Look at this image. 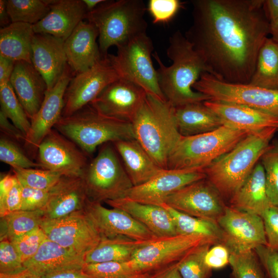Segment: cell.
<instances>
[{
  "mask_svg": "<svg viewBox=\"0 0 278 278\" xmlns=\"http://www.w3.org/2000/svg\"><path fill=\"white\" fill-rule=\"evenodd\" d=\"M54 129L74 142L87 155L107 143L135 139L132 124L101 114L90 105L62 117Z\"/></svg>",
  "mask_w": 278,
  "mask_h": 278,
  "instance_id": "cell-6",
  "label": "cell"
},
{
  "mask_svg": "<svg viewBox=\"0 0 278 278\" xmlns=\"http://www.w3.org/2000/svg\"><path fill=\"white\" fill-rule=\"evenodd\" d=\"M210 243L201 245L177 263V268L181 278H210L212 273L206 265L205 255L210 248Z\"/></svg>",
  "mask_w": 278,
  "mask_h": 278,
  "instance_id": "cell-39",
  "label": "cell"
},
{
  "mask_svg": "<svg viewBox=\"0 0 278 278\" xmlns=\"http://www.w3.org/2000/svg\"><path fill=\"white\" fill-rule=\"evenodd\" d=\"M119 77L107 56L90 68L72 78L64 95L62 117L88 106L110 83Z\"/></svg>",
  "mask_w": 278,
  "mask_h": 278,
  "instance_id": "cell-15",
  "label": "cell"
},
{
  "mask_svg": "<svg viewBox=\"0 0 278 278\" xmlns=\"http://www.w3.org/2000/svg\"><path fill=\"white\" fill-rule=\"evenodd\" d=\"M165 208L172 216L178 234L195 235L206 237L216 243H221L222 231L217 221L197 218L179 212L165 203Z\"/></svg>",
  "mask_w": 278,
  "mask_h": 278,
  "instance_id": "cell-35",
  "label": "cell"
},
{
  "mask_svg": "<svg viewBox=\"0 0 278 278\" xmlns=\"http://www.w3.org/2000/svg\"><path fill=\"white\" fill-rule=\"evenodd\" d=\"M167 56L170 66L163 64L157 53L152 54L158 68L159 85L165 100L174 107L210 100L207 95L195 91L193 85L208 70L200 55L180 31L169 39Z\"/></svg>",
  "mask_w": 278,
  "mask_h": 278,
  "instance_id": "cell-2",
  "label": "cell"
},
{
  "mask_svg": "<svg viewBox=\"0 0 278 278\" xmlns=\"http://www.w3.org/2000/svg\"><path fill=\"white\" fill-rule=\"evenodd\" d=\"M49 191L50 189H37L22 186L20 210L32 211L43 210L48 201Z\"/></svg>",
  "mask_w": 278,
  "mask_h": 278,
  "instance_id": "cell-48",
  "label": "cell"
},
{
  "mask_svg": "<svg viewBox=\"0 0 278 278\" xmlns=\"http://www.w3.org/2000/svg\"><path fill=\"white\" fill-rule=\"evenodd\" d=\"M10 83L30 120L40 108L47 90L44 79L32 63L20 61L15 62Z\"/></svg>",
  "mask_w": 278,
  "mask_h": 278,
  "instance_id": "cell-25",
  "label": "cell"
},
{
  "mask_svg": "<svg viewBox=\"0 0 278 278\" xmlns=\"http://www.w3.org/2000/svg\"><path fill=\"white\" fill-rule=\"evenodd\" d=\"M230 253L223 244L219 243L211 246L204 258L206 265L212 270L225 267L230 262Z\"/></svg>",
  "mask_w": 278,
  "mask_h": 278,
  "instance_id": "cell-51",
  "label": "cell"
},
{
  "mask_svg": "<svg viewBox=\"0 0 278 278\" xmlns=\"http://www.w3.org/2000/svg\"><path fill=\"white\" fill-rule=\"evenodd\" d=\"M88 200L80 177L63 176L50 189L48 201L42 210L44 219H60L84 210Z\"/></svg>",
  "mask_w": 278,
  "mask_h": 278,
  "instance_id": "cell-24",
  "label": "cell"
},
{
  "mask_svg": "<svg viewBox=\"0 0 278 278\" xmlns=\"http://www.w3.org/2000/svg\"><path fill=\"white\" fill-rule=\"evenodd\" d=\"M270 34L271 38L278 43V21L270 23Z\"/></svg>",
  "mask_w": 278,
  "mask_h": 278,
  "instance_id": "cell-62",
  "label": "cell"
},
{
  "mask_svg": "<svg viewBox=\"0 0 278 278\" xmlns=\"http://www.w3.org/2000/svg\"><path fill=\"white\" fill-rule=\"evenodd\" d=\"M0 278H40L27 268L14 274H5L0 273Z\"/></svg>",
  "mask_w": 278,
  "mask_h": 278,
  "instance_id": "cell-59",
  "label": "cell"
},
{
  "mask_svg": "<svg viewBox=\"0 0 278 278\" xmlns=\"http://www.w3.org/2000/svg\"><path fill=\"white\" fill-rule=\"evenodd\" d=\"M97 38L98 32L95 26L88 21H82L64 41L67 64L72 71L76 74L84 71L103 57Z\"/></svg>",
  "mask_w": 278,
  "mask_h": 278,
  "instance_id": "cell-23",
  "label": "cell"
},
{
  "mask_svg": "<svg viewBox=\"0 0 278 278\" xmlns=\"http://www.w3.org/2000/svg\"><path fill=\"white\" fill-rule=\"evenodd\" d=\"M105 0H82L88 12L95 9Z\"/></svg>",
  "mask_w": 278,
  "mask_h": 278,
  "instance_id": "cell-61",
  "label": "cell"
},
{
  "mask_svg": "<svg viewBox=\"0 0 278 278\" xmlns=\"http://www.w3.org/2000/svg\"><path fill=\"white\" fill-rule=\"evenodd\" d=\"M23 264L41 277L61 270L83 268L85 264L84 257L46 238L35 255Z\"/></svg>",
  "mask_w": 278,
  "mask_h": 278,
  "instance_id": "cell-28",
  "label": "cell"
},
{
  "mask_svg": "<svg viewBox=\"0 0 278 278\" xmlns=\"http://www.w3.org/2000/svg\"><path fill=\"white\" fill-rule=\"evenodd\" d=\"M72 141L53 129L39 145L36 157L41 168L63 176L80 177L89 162Z\"/></svg>",
  "mask_w": 278,
  "mask_h": 278,
  "instance_id": "cell-14",
  "label": "cell"
},
{
  "mask_svg": "<svg viewBox=\"0 0 278 278\" xmlns=\"http://www.w3.org/2000/svg\"><path fill=\"white\" fill-rule=\"evenodd\" d=\"M260 160L268 197L271 205L278 206V143L270 144Z\"/></svg>",
  "mask_w": 278,
  "mask_h": 278,
  "instance_id": "cell-43",
  "label": "cell"
},
{
  "mask_svg": "<svg viewBox=\"0 0 278 278\" xmlns=\"http://www.w3.org/2000/svg\"><path fill=\"white\" fill-rule=\"evenodd\" d=\"M44 218L42 210H19L1 217V240H8L12 242L40 227Z\"/></svg>",
  "mask_w": 278,
  "mask_h": 278,
  "instance_id": "cell-36",
  "label": "cell"
},
{
  "mask_svg": "<svg viewBox=\"0 0 278 278\" xmlns=\"http://www.w3.org/2000/svg\"><path fill=\"white\" fill-rule=\"evenodd\" d=\"M278 131L250 133L233 149L204 168L207 180L223 199L230 201L245 182Z\"/></svg>",
  "mask_w": 278,
  "mask_h": 278,
  "instance_id": "cell-3",
  "label": "cell"
},
{
  "mask_svg": "<svg viewBox=\"0 0 278 278\" xmlns=\"http://www.w3.org/2000/svg\"><path fill=\"white\" fill-rule=\"evenodd\" d=\"M268 247L278 251V206L270 205L260 216Z\"/></svg>",
  "mask_w": 278,
  "mask_h": 278,
  "instance_id": "cell-49",
  "label": "cell"
},
{
  "mask_svg": "<svg viewBox=\"0 0 278 278\" xmlns=\"http://www.w3.org/2000/svg\"><path fill=\"white\" fill-rule=\"evenodd\" d=\"M11 23L7 9L6 0H0V25L1 28L9 25Z\"/></svg>",
  "mask_w": 278,
  "mask_h": 278,
  "instance_id": "cell-58",
  "label": "cell"
},
{
  "mask_svg": "<svg viewBox=\"0 0 278 278\" xmlns=\"http://www.w3.org/2000/svg\"><path fill=\"white\" fill-rule=\"evenodd\" d=\"M230 206L261 216L270 206L267 196L265 174L261 163H258L236 194L229 201Z\"/></svg>",
  "mask_w": 278,
  "mask_h": 278,
  "instance_id": "cell-30",
  "label": "cell"
},
{
  "mask_svg": "<svg viewBox=\"0 0 278 278\" xmlns=\"http://www.w3.org/2000/svg\"><path fill=\"white\" fill-rule=\"evenodd\" d=\"M69 66L50 90H47L43 102L30 119V127L23 144L29 155L36 157L41 142L62 116L64 95L72 79Z\"/></svg>",
  "mask_w": 278,
  "mask_h": 278,
  "instance_id": "cell-18",
  "label": "cell"
},
{
  "mask_svg": "<svg viewBox=\"0 0 278 278\" xmlns=\"http://www.w3.org/2000/svg\"><path fill=\"white\" fill-rule=\"evenodd\" d=\"M164 203L190 216L215 221L226 207L220 194L206 178L182 187L168 196Z\"/></svg>",
  "mask_w": 278,
  "mask_h": 278,
  "instance_id": "cell-16",
  "label": "cell"
},
{
  "mask_svg": "<svg viewBox=\"0 0 278 278\" xmlns=\"http://www.w3.org/2000/svg\"><path fill=\"white\" fill-rule=\"evenodd\" d=\"M105 203L125 211L159 238L178 235L172 216L162 206L144 204L126 198Z\"/></svg>",
  "mask_w": 278,
  "mask_h": 278,
  "instance_id": "cell-27",
  "label": "cell"
},
{
  "mask_svg": "<svg viewBox=\"0 0 278 278\" xmlns=\"http://www.w3.org/2000/svg\"><path fill=\"white\" fill-rule=\"evenodd\" d=\"M25 267L13 244L8 240L0 242V273H18Z\"/></svg>",
  "mask_w": 278,
  "mask_h": 278,
  "instance_id": "cell-46",
  "label": "cell"
},
{
  "mask_svg": "<svg viewBox=\"0 0 278 278\" xmlns=\"http://www.w3.org/2000/svg\"><path fill=\"white\" fill-rule=\"evenodd\" d=\"M0 160L12 168H41L33 161L14 141L1 135L0 138Z\"/></svg>",
  "mask_w": 278,
  "mask_h": 278,
  "instance_id": "cell-44",
  "label": "cell"
},
{
  "mask_svg": "<svg viewBox=\"0 0 278 278\" xmlns=\"http://www.w3.org/2000/svg\"><path fill=\"white\" fill-rule=\"evenodd\" d=\"M250 84L278 90V43L267 38L258 54Z\"/></svg>",
  "mask_w": 278,
  "mask_h": 278,
  "instance_id": "cell-34",
  "label": "cell"
},
{
  "mask_svg": "<svg viewBox=\"0 0 278 278\" xmlns=\"http://www.w3.org/2000/svg\"><path fill=\"white\" fill-rule=\"evenodd\" d=\"M147 94L139 85L119 78L109 84L89 105L101 114L132 123Z\"/></svg>",
  "mask_w": 278,
  "mask_h": 278,
  "instance_id": "cell-17",
  "label": "cell"
},
{
  "mask_svg": "<svg viewBox=\"0 0 278 278\" xmlns=\"http://www.w3.org/2000/svg\"><path fill=\"white\" fill-rule=\"evenodd\" d=\"M250 133L223 125L211 132L182 136L168 158L167 169H204L230 151Z\"/></svg>",
  "mask_w": 278,
  "mask_h": 278,
  "instance_id": "cell-7",
  "label": "cell"
},
{
  "mask_svg": "<svg viewBox=\"0 0 278 278\" xmlns=\"http://www.w3.org/2000/svg\"><path fill=\"white\" fill-rule=\"evenodd\" d=\"M83 270L97 278H155L135 270L128 262L85 264Z\"/></svg>",
  "mask_w": 278,
  "mask_h": 278,
  "instance_id": "cell-40",
  "label": "cell"
},
{
  "mask_svg": "<svg viewBox=\"0 0 278 278\" xmlns=\"http://www.w3.org/2000/svg\"><path fill=\"white\" fill-rule=\"evenodd\" d=\"M155 278H181L177 268V264Z\"/></svg>",
  "mask_w": 278,
  "mask_h": 278,
  "instance_id": "cell-60",
  "label": "cell"
},
{
  "mask_svg": "<svg viewBox=\"0 0 278 278\" xmlns=\"http://www.w3.org/2000/svg\"><path fill=\"white\" fill-rule=\"evenodd\" d=\"M264 0H193L185 36L208 73L231 83H249L258 54L270 34Z\"/></svg>",
  "mask_w": 278,
  "mask_h": 278,
  "instance_id": "cell-1",
  "label": "cell"
},
{
  "mask_svg": "<svg viewBox=\"0 0 278 278\" xmlns=\"http://www.w3.org/2000/svg\"><path fill=\"white\" fill-rule=\"evenodd\" d=\"M222 234L221 244L230 254L253 250L267 245L264 225L260 216L226 205L217 221Z\"/></svg>",
  "mask_w": 278,
  "mask_h": 278,
  "instance_id": "cell-13",
  "label": "cell"
},
{
  "mask_svg": "<svg viewBox=\"0 0 278 278\" xmlns=\"http://www.w3.org/2000/svg\"><path fill=\"white\" fill-rule=\"evenodd\" d=\"M40 278H97L85 272L83 268L61 270L43 275Z\"/></svg>",
  "mask_w": 278,
  "mask_h": 278,
  "instance_id": "cell-54",
  "label": "cell"
},
{
  "mask_svg": "<svg viewBox=\"0 0 278 278\" xmlns=\"http://www.w3.org/2000/svg\"><path fill=\"white\" fill-rule=\"evenodd\" d=\"M133 186L142 185L163 169L136 140L112 143Z\"/></svg>",
  "mask_w": 278,
  "mask_h": 278,
  "instance_id": "cell-29",
  "label": "cell"
},
{
  "mask_svg": "<svg viewBox=\"0 0 278 278\" xmlns=\"http://www.w3.org/2000/svg\"><path fill=\"white\" fill-rule=\"evenodd\" d=\"M232 278H266L254 250L230 254Z\"/></svg>",
  "mask_w": 278,
  "mask_h": 278,
  "instance_id": "cell-42",
  "label": "cell"
},
{
  "mask_svg": "<svg viewBox=\"0 0 278 278\" xmlns=\"http://www.w3.org/2000/svg\"><path fill=\"white\" fill-rule=\"evenodd\" d=\"M20 184L37 189L49 190L63 176L42 168H12Z\"/></svg>",
  "mask_w": 278,
  "mask_h": 278,
  "instance_id": "cell-41",
  "label": "cell"
},
{
  "mask_svg": "<svg viewBox=\"0 0 278 278\" xmlns=\"http://www.w3.org/2000/svg\"><path fill=\"white\" fill-rule=\"evenodd\" d=\"M47 237L40 227L17 238L11 242L24 264L33 257Z\"/></svg>",
  "mask_w": 278,
  "mask_h": 278,
  "instance_id": "cell-45",
  "label": "cell"
},
{
  "mask_svg": "<svg viewBox=\"0 0 278 278\" xmlns=\"http://www.w3.org/2000/svg\"><path fill=\"white\" fill-rule=\"evenodd\" d=\"M15 61L0 55V85L10 82Z\"/></svg>",
  "mask_w": 278,
  "mask_h": 278,
  "instance_id": "cell-55",
  "label": "cell"
},
{
  "mask_svg": "<svg viewBox=\"0 0 278 278\" xmlns=\"http://www.w3.org/2000/svg\"><path fill=\"white\" fill-rule=\"evenodd\" d=\"M205 178L203 168L164 169L148 182L133 186L124 198L144 204L160 206L175 192Z\"/></svg>",
  "mask_w": 278,
  "mask_h": 278,
  "instance_id": "cell-19",
  "label": "cell"
},
{
  "mask_svg": "<svg viewBox=\"0 0 278 278\" xmlns=\"http://www.w3.org/2000/svg\"><path fill=\"white\" fill-rule=\"evenodd\" d=\"M193 88L208 96L211 100L247 106L278 118V90L250 83H229L206 72L201 74Z\"/></svg>",
  "mask_w": 278,
  "mask_h": 278,
  "instance_id": "cell-11",
  "label": "cell"
},
{
  "mask_svg": "<svg viewBox=\"0 0 278 278\" xmlns=\"http://www.w3.org/2000/svg\"><path fill=\"white\" fill-rule=\"evenodd\" d=\"M149 242L125 236L101 237L98 245L85 255V264L129 261L138 248Z\"/></svg>",
  "mask_w": 278,
  "mask_h": 278,
  "instance_id": "cell-33",
  "label": "cell"
},
{
  "mask_svg": "<svg viewBox=\"0 0 278 278\" xmlns=\"http://www.w3.org/2000/svg\"><path fill=\"white\" fill-rule=\"evenodd\" d=\"M132 124L135 139L161 168L167 169L168 158L182 137L175 107L147 93Z\"/></svg>",
  "mask_w": 278,
  "mask_h": 278,
  "instance_id": "cell-4",
  "label": "cell"
},
{
  "mask_svg": "<svg viewBox=\"0 0 278 278\" xmlns=\"http://www.w3.org/2000/svg\"><path fill=\"white\" fill-rule=\"evenodd\" d=\"M264 9L270 23L278 21V0L264 1Z\"/></svg>",
  "mask_w": 278,
  "mask_h": 278,
  "instance_id": "cell-57",
  "label": "cell"
},
{
  "mask_svg": "<svg viewBox=\"0 0 278 278\" xmlns=\"http://www.w3.org/2000/svg\"><path fill=\"white\" fill-rule=\"evenodd\" d=\"M35 34L32 25L11 23L0 29V55L15 62H31L32 43Z\"/></svg>",
  "mask_w": 278,
  "mask_h": 278,
  "instance_id": "cell-32",
  "label": "cell"
},
{
  "mask_svg": "<svg viewBox=\"0 0 278 278\" xmlns=\"http://www.w3.org/2000/svg\"><path fill=\"white\" fill-rule=\"evenodd\" d=\"M50 10L40 22L32 25L35 33L48 34L64 41L70 36L88 12L82 0H46Z\"/></svg>",
  "mask_w": 278,
  "mask_h": 278,
  "instance_id": "cell-22",
  "label": "cell"
},
{
  "mask_svg": "<svg viewBox=\"0 0 278 278\" xmlns=\"http://www.w3.org/2000/svg\"><path fill=\"white\" fill-rule=\"evenodd\" d=\"M175 108L177 126L182 136L202 134L223 126L219 116L204 102L188 103Z\"/></svg>",
  "mask_w": 278,
  "mask_h": 278,
  "instance_id": "cell-31",
  "label": "cell"
},
{
  "mask_svg": "<svg viewBox=\"0 0 278 278\" xmlns=\"http://www.w3.org/2000/svg\"><path fill=\"white\" fill-rule=\"evenodd\" d=\"M0 111L26 136L30 120L10 82L0 85Z\"/></svg>",
  "mask_w": 278,
  "mask_h": 278,
  "instance_id": "cell-38",
  "label": "cell"
},
{
  "mask_svg": "<svg viewBox=\"0 0 278 278\" xmlns=\"http://www.w3.org/2000/svg\"><path fill=\"white\" fill-rule=\"evenodd\" d=\"M0 129L2 135L24 144L26 135L0 111Z\"/></svg>",
  "mask_w": 278,
  "mask_h": 278,
  "instance_id": "cell-53",
  "label": "cell"
},
{
  "mask_svg": "<svg viewBox=\"0 0 278 278\" xmlns=\"http://www.w3.org/2000/svg\"><path fill=\"white\" fill-rule=\"evenodd\" d=\"M112 143L102 145L80 178L89 200L106 202L124 198L133 186Z\"/></svg>",
  "mask_w": 278,
  "mask_h": 278,
  "instance_id": "cell-8",
  "label": "cell"
},
{
  "mask_svg": "<svg viewBox=\"0 0 278 278\" xmlns=\"http://www.w3.org/2000/svg\"><path fill=\"white\" fill-rule=\"evenodd\" d=\"M84 211L101 237L125 236L141 241H151L159 238L123 210L113 207L108 208L101 202L89 199Z\"/></svg>",
  "mask_w": 278,
  "mask_h": 278,
  "instance_id": "cell-20",
  "label": "cell"
},
{
  "mask_svg": "<svg viewBox=\"0 0 278 278\" xmlns=\"http://www.w3.org/2000/svg\"><path fill=\"white\" fill-rule=\"evenodd\" d=\"M18 182L14 173H8L1 176L0 180V202H2Z\"/></svg>",
  "mask_w": 278,
  "mask_h": 278,
  "instance_id": "cell-56",
  "label": "cell"
},
{
  "mask_svg": "<svg viewBox=\"0 0 278 278\" xmlns=\"http://www.w3.org/2000/svg\"><path fill=\"white\" fill-rule=\"evenodd\" d=\"M22 186L19 181L16 183L5 199L0 202V217L20 210Z\"/></svg>",
  "mask_w": 278,
  "mask_h": 278,
  "instance_id": "cell-52",
  "label": "cell"
},
{
  "mask_svg": "<svg viewBox=\"0 0 278 278\" xmlns=\"http://www.w3.org/2000/svg\"><path fill=\"white\" fill-rule=\"evenodd\" d=\"M262 265L266 278H278V251L267 245L253 250Z\"/></svg>",
  "mask_w": 278,
  "mask_h": 278,
  "instance_id": "cell-50",
  "label": "cell"
},
{
  "mask_svg": "<svg viewBox=\"0 0 278 278\" xmlns=\"http://www.w3.org/2000/svg\"><path fill=\"white\" fill-rule=\"evenodd\" d=\"M40 227L48 239L84 257L101 239L84 210L60 219H44Z\"/></svg>",
  "mask_w": 278,
  "mask_h": 278,
  "instance_id": "cell-12",
  "label": "cell"
},
{
  "mask_svg": "<svg viewBox=\"0 0 278 278\" xmlns=\"http://www.w3.org/2000/svg\"><path fill=\"white\" fill-rule=\"evenodd\" d=\"M64 42L48 34L35 33L33 38L31 62L44 79L47 90L56 84L68 66Z\"/></svg>",
  "mask_w": 278,
  "mask_h": 278,
  "instance_id": "cell-21",
  "label": "cell"
},
{
  "mask_svg": "<svg viewBox=\"0 0 278 278\" xmlns=\"http://www.w3.org/2000/svg\"><path fill=\"white\" fill-rule=\"evenodd\" d=\"M204 103L221 119L223 125L249 132L269 128L278 129V118L245 106L207 100Z\"/></svg>",
  "mask_w": 278,
  "mask_h": 278,
  "instance_id": "cell-26",
  "label": "cell"
},
{
  "mask_svg": "<svg viewBox=\"0 0 278 278\" xmlns=\"http://www.w3.org/2000/svg\"><path fill=\"white\" fill-rule=\"evenodd\" d=\"M206 243L217 244L201 235L178 234L158 238L138 248L129 262L137 271L157 276L176 265L195 248Z\"/></svg>",
  "mask_w": 278,
  "mask_h": 278,
  "instance_id": "cell-10",
  "label": "cell"
},
{
  "mask_svg": "<svg viewBox=\"0 0 278 278\" xmlns=\"http://www.w3.org/2000/svg\"><path fill=\"white\" fill-rule=\"evenodd\" d=\"M115 55L107 57L118 75L142 88L148 94L165 99L159 85L151 56L153 45L147 33L118 47Z\"/></svg>",
  "mask_w": 278,
  "mask_h": 278,
  "instance_id": "cell-9",
  "label": "cell"
},
{
  "mask_svg": "<svg viewBox=\"0 0 278 278\" xmlns=\"http://www.w3.org/2000/svg\"><path fill=\"white\" fill-rule=\"evenodd\" d=\"M181 6L179 0H150L147 9L153 23H166L176 15Z\"/></svg>",
  "mask_w": 278,
  "mask_h": 278,
  "instance_id": "cell-47",
  "label": "cell"
},
{
  "mask_svg": "<svg viewBox=\"0 0 278 278\" xmlns=\"http://www.w3.org/2000/svg\"><path fill=\"white\" fill-rule=\"evenodd\" d=\"M6 3L11 23L33 25L41 21L50 10L46 0H7Z\"/></svg>",
  "mask_w": 278,
  "mask_h": 278,
  "instance_id": "cell-37",
  "label": "cell"
},
{
  "mask_svg": "<svg viewBox=\"0 0 278 278\" xmlns=\"http://www.w3.org/2000/svg\"><path fill=\"white\" fill-rule=\"evenodd\" d=\"M146 10L142 0H105L87 12L85 19L98 32L99 47L103 57L111 46L117 47L147 33Z\"/></svg>",
  "mask_w": 278,
  "mask_h": 278,
  "instance_id": "cell-5",
  "label": "cell"
}]
</instances>
